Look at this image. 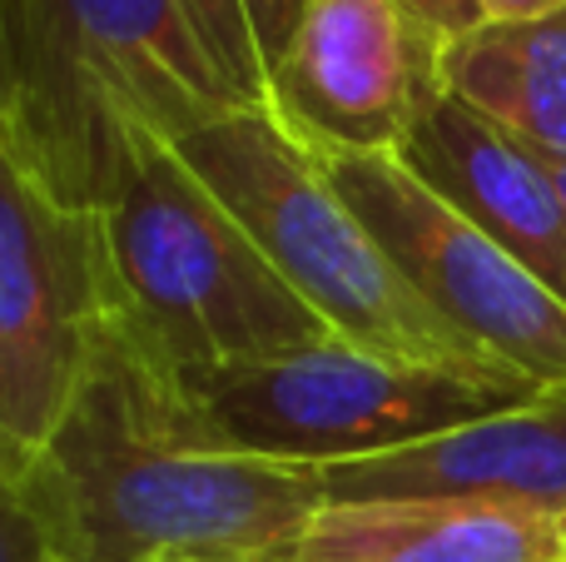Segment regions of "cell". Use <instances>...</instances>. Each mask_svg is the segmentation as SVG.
<instances>
[{"instance_id":"ba28073f","label":"cell","mask_w":566,"mask_h":562,"mask_svg":"<svg viewBox=\"0 0 566 562\" xmlns=\"http://www.w3.org/2000/svg\"><path fill=\"white\" fill-rule=\"evenodd\" d=\"M442 35L408 0H308L264 110L313 155H398L442 90Z\"/></svg>"},{"instance_id":"ffe728a7","label":"cell","mask_w":566,"mask_h":562,"mask_svg":"<svg viewBox=\"0 0 566 562\" xmlns=\"http://www.w3.org/2000/svg\"><path fill=\"white\" fill-rule=\"evenodd\" d=\"M149 562H195V558H149Z\"/></svg>"},{"instance_id":"8fae6325","label":"cell","mask_w":566,"mask_h":562,"mask_svg":"<svg viewBox=\"0 0 566 562\" xmlns=\"http://www.w3.org/2000/svg\"><path fill=\"white\" fill-rule=\"evenodd\" d=\"M293 562H566L557 513L492 498L323 503Z\"/></svg>"},{"instance_id":"2e32d148","label":"cell","mask_w":566,"mask_h":562,"mask_svg":"<svg viewBox=\"0 0 566 562\" xmlns=\"http://www.w3.org/2000/svg\"><path fill=\"white\" fill-rule=\"evenodd\" d=\"M408 6L418 10V15L428 20V25H438L448 40L488 20V15H482V6H478V0H408Z\"/></svg>"},{"instance_id":"6da1fadb","label":"cell","mask_w":566,"mask_h":562,"mask_svg":"<svg viewBox=\"0 0 566 562\" xmlns=\"http://www.w3.org/2000/svg\"><path fill=\"white\" fill-rule=\"evenodd\" d=\"M30 498L60 562H293L328 503L318 468L214 444L179 378L109 314L30 454Z\"/></svg>"},{"instance_id":"7a4b0ae2","label":"cell","mask_w":566,"mask_h":562,"mask_svg":"<svg viewBox=\"0 0 566 562\" xmlns=\"http://www.w3.org/2000/svg\"><path fill=\"white\" fill-rule=\"evenodd\" d=\"M234 105L179 0H0V119L65 205L105 209L139 139Z\"/></svg>"},{"instance_id":"30bf717a","label":"cell","mask_w":566,"mask_h":562,"mask_svg":"<svg viewBox=\"0 0 566 562\" xmlns=\"http://www.w3.org/2000/svg\"><path fill=\"white\" fill-rule=\"evenodd\" d=\"M398 159L566 299V199L537 149L442 95L402 139Z\"/></svg>"},{"instance_id":"4fadbf2b","label":"cell","mask_w":566,"mask_h":562,"mask_svg":"<svg viewBox=\"0 0 566 562\" xmlns=\"http://www.w3.org/2000/svg\"><path fill=\"white\" fill-rule=\"evenodd\" d=\"M179 6H185L189 25L199 30L205 50L214 55V65L224 70V80L234 85V95L244 105H264V60H259L244 0H179Z\"/></svg>"},{"instance_id":"8992f818","label":"cell","mask_w":566,"mask_h":562,"mask_svg":"<svg viewBox=\"0 0 566 562\" xmlns=\"http://www.w3.org/2000/svg\"><path fill=\"white\" fill-rule=\"evenodd\" d=\"M105 314L99 215L65 205L0 119V428L15 448L60 424Z\"/></svg>"},{"instance_id":"e0dca14e","label":"cell","mask_w":566,"mask_h":562,"mask_svg":"<svg viewBox=\"0 0 566 562\" xmlns=\"http://www.w3.org/2000/svg\"><path fill=\"white\" fill-rule=\"evenodd\" d=\"M488 20H527V15H547V10H562L566 0H478Z\"/></svg>"},{"instance_id":"3957f363","label":"cell","mask_w":566,"mask_h":562,"mask_svg":"<svg viewBox=\"0 0 566 562\" xmlns=\"http://www.w3.org/2000/svg\"><path fill=\"white\" fill-rule=\"evenodd\" d=\"M95 215L109 319L169 374L264 364L338 339L169 139H139Z\"/></svg>"},{"instance_id":"5bb4252c","label":"cell","mask_w":566,"mask_h":562,"mask_svg":"<svg viewBox=\"0 0 566 562\" xmlns=\"http://www.w3.org/2000/svg\"><path fill=\"white\" fill-rule=\"evenodd\" d=\"M0 562H60L30 498V454L0 428Z\"/></svg>"},{"instance_id":"9c48e42d","label":"cell","mask_w":566,"mask_h":562,"mask_svg":"<svg viewBox=\"0 0 566 562\" xmlns=\"http://www.w3.org/2000/svg\"><path fill=\"white\" fill-rule=\"evenodd\" d=\"M328 503L373 498H492L542 513L566 508V388L532 404L472 418L422 444L392 448L358 464L318 468Z\"/></svg>"},{"instance_id":"d6986e66","label":"cell","mask_w":566,"mask_h":562,"mask_svg":"<svg viewBox=\"0 0 566 562\" xmlns=\"http://www.w3.org/2000/svg\"><path fill=\"white\" fill-rule=\"evenodd\" d=\"M557 538H562V558H566V508L557 513Z\"/></svg>"},{"instance_id":"7c38bea8","label":"cell","mask_w":566,"mask_h":562,"mask_svg":"<svg viewBox=\"0 0 566 562\" xmlns=\"http://www.w3.org/2000/svg\"><path fill=\"white\" fill-rule=\"evenodd\" d=\"M442 90L537 155L566 159V6L452 35L442 45Z\"/></svg>"},{"instance_id":"52a82bcc","label":"cell","mask_w":566,"mask_h":562,"mask_svg":"<svg viewBox=\"0 0 566 562\" xmlns=\"http://www.w3.org/2000/svg\"><path fill=\"white\" fill-rule=\"evenodd\" d=\"M408 284L537 388H566V299L478 229L398 155H318Z\"/></svg>"},{"instance_id":"277c9868","label":"cell","mask_w":566,"mask_h":562,"mask_svg":"<svg viewBox=\"0 0 566 562\" xmlns=\"http://www.w3.org/2000/svg\"><path fill=\"white\" fill-rule=\"evenodd\" d=\"M179 159L239 215L293 294L343 339L398 364L448 368L488 384L547 388L517 378L507 364L452 329L392 254L373 239L363 215L338 195L323 159L303 149L264 105H234L175 139Z\"/></svg>"},{"instance_id":"9a60e30c","label":"cell","mask_w":566,"mask_h":562,"mask_svg":"<svg viewBox=\"0 0 566 562\" xmlns=\"http://www.w3.org/2000/svg\"><path fill=\"white\" fill-rule=\"evenodd\" d=\"M303 10H308V0H244L249 30H254L259 60H264V80H269V65H274V60L283 55V45L293 40Z\"/></svg>"},{"instance_id":"ac0fdd59","label":"cell","mask_w":566,"mask_h":562,"mask_svg":"<svg viewBox=\"0 0 566 562\" xmlns=\"http://www.w3.org/2000/svg\"><path fill=\"white\" fill-rule=\"evenodd\" d=\"M542 159H547L552 179H557V189H562V199H566V159H552V155H542Z\"/></svg>"},{"instance_id":"5b68a950","label":"cell","mask_w":566,"mask_h":562,"mask_svg":"<svg viewBox=\"0 0 566 562\" xmlns=\"http://www.w3.org/2000/svg\"><path fill=\"white\" fill-rule=\"evenodd\" d=\"M175 378L214 444L298 468L378 458L537 398L527 388L448 368L398 364L343 339L264 364L199 368Z\"/></svg>"}]
</instances>
